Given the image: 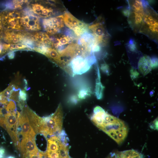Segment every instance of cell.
I'll return each mask as SVG.
<instances>
[{
  "mask_svg": "<svg viewBox=\"0 0 158 158\" xmlns=\"http://www.w3.org/2000/svg\"><path fill=\"white\" fill-rule=\"evenodd\" d=\"M91 120L118 145L123 142L127 136L128 128L125 122L107 113L99 106L94 108Z\"/></svg>",
  "mask_w": 158,
  "mask_h": 158,
  "instance_id": "1",
  "label": "cell"
},
{
  "mask_svg": "<svg viewBox=\"0 0 158 158\" xmlns=\"http://www.w3.org/2000/svg\"><path fill=\"white\" fill-rule=\"evenodd\" d=\"M63 117L62 108L59 105L54 113L42 117L40 133L45 137L59 134L62 131Z\"/></svg>",
  "mask_w": 158,
  "mask_h": 158,
  "instance_id": "2",
  "label": "cell"
},
{
  "mask_svg": "<svg viewBox=\"0 0 158 158\" xmlns=\"http://www.w3.org/2000/svg\"><path fill=\"white\" fill-rule=\"evenodd\" d=\"M145 11L142 24L139 32L157 41L158 34L157 14L149 5L145 7Z\"/></svg>",
  "mask_w": 158,
  "mask_h": 158,
  "instance_id": "3",
  "label": "cell"
},
{
  "mask_svg": "<svg viewBox=\"0 0 158 158\" xmlns=\"http://www.w3.org/2000/svg\"><path fill=\"white\" fill-rule=\"evenodd\" d=\"M129 13L128 17L129 25L135 32H139L142 27L145 14V7L142 1H128Z\"/></svg>",
  "mask_w": 158,
  "mask_h": 158,
  "instance_id": "4",
  "label": "cell"
},
{
  "mask_svg": "<svg viewBox=\"0 0 158 158\" xmlns=\"http://www.w3.org/2000/svg\"><path fill=\"white\" fill-rule=\"evenodd\" d=\"M62 16L66 25L77 36H80L88 31V25L78 19L69 12H66Z\"/></svg>",
  "mask_w": 158,
  "mask_h": 158,
  "instance_id": "5",
  "label": "cell"
},
{
  "mask_svg": "<svg viewBox=\"0 0 158 158\" xmlns=\"http://www.w3.org/2000/svg\"><path fill=\"white\" fill-rule=\"evenodd\" d=\"M24 107L21 109L18 119L17 127L18 136L21 135L23 138L35 139L36 133L30 125Z\"/></svg>",
  "mask_w": 158,
  "mask_h": 158,
  "instance_id": "6",
  "label": "cell"
},
{
  "mask_svg": "<svg viewBox=\"0 0 158 158\" xmlns=\"http://www.w3.org/2000/svg\"><path fill=\"white\" fill-rule=\"evenodd\" d=\"M88 29L92 33L96 42L99 45H105L108 42L109 35L101 20H97L88 26Z\"/></svg>",
  "mask_w": 158,
  "mask_h": 158,
  "instance_id": "7",
  "label": "cell"
},
{
  "mask_svg": "<svg viewBox=\"0 0 158 158\" xmlns=\"http://www.w3.org/2000/svg\"><path fill=\"white\" fill-rule=\"evenodd\" d=\"M20 112L17 111L7 112L4 115L6 129L10 135L17 133V127L18 119Z\"/></svg>",
  "mask_w": 158,
  "mask_h": 158,
  "instance_id": "8",
  "label": "cell"
},
{
  "mask_svg": "<svg viewBox=\"0 0 158 158\" xmlns=\"http://www.w3.org/2000/svg\"><path fill=\"white\" fill-rule=\"evenodd\" d=\"M20 149L24 158H28V155L30 154L39 153L35 139L28 137L23 138Z\"/></svg>",
  "mask_w": 158,
  "mask_h": 158,
  "instance_id": "9",
  "label": "cell"
},
{
  "mask_svg": "<svg viewBox=\"0 0 158 158\" xmlns=\"http://www.w3.org/2000/svg\"><path fill=\"white\" fill-rule=\"evenodd\" d=\"M24 108L28 116L30 125L35 133H40L42 117L37 115L27 105H25Z\"/></svg>",
  "mask_w": 158,
  "mask_h": 158,
  "instance_id": "10",
  "label": "cell"
},
{
  "mask_svg": "<svg viewBox=\"0 0 158 158\" xmlns=\"http://www.w3.org/2000/svg\"><path fill=\"white\" fill-rule=\"evenodd\" d=\"M138 67L140 71L142 74H147L152 68L150 57L147 55L141 57L138 62Z\"/></svg>",
  "mask_w": 158,
  "mask_h": 158,
  "instance_id": "11",
  "label": "cell"
},
{
  "mask_svg": "<svg viewBox=\"0 0 158 158\" xmlns=\"http://www.w3.org/2000/svg\"><path fill=\"white\" fill-rule=\"evenodd\" d=\"M47 145L46 151L60 152V146L62 142L58 136L53 135L47 138Z\"/></svg>",
  "mask_w": 158,
  "mask_h": 158,
  "instance_id": "12",
  "label": "cell"
},
{
  "mask_svg": "<svg viewBox=\"0 0 158 158\" xmlns=\"http://www.w3.org/2000/svg\"><path fill=\"white\" fill-rule=\"evenodd\" d=\"M116 156V158H143L142 154L134 150L117 152Z\"/></svg>",
  "mask_w": 158,
  "mask_h": 158,
  "instance_id": "13",
  "label": "cell"
},
{
  "mask_svg": "<svg viewBox=\"0 0 158 158\" xmlns=\"http://www.w3.org/2000/svg\"><path fill=\"white\" fill-rule=\"evenodd\" d=\"M44 55L59 65L60 61V57L58 52L56 50L48 47L47 52Z\"/></svg>",
  "mask_w": 158,
  "mask_h": 158,
  "instance_id": "14",
  "label": "cell"
},
{
  "mask_svg": "<svg viewBox=\"0 0 158 158\" xmlns=\"http://www.w3.org/2000/svg\"><path fill=\"white\" fill-rule=\"evenodd\" d=\"M14 85L11 83L4 90L0 92L1 99H5L9 100V98L12 92ZM0 99V100H1Z\"/></svg>",
  "mask_w": 158,
  "mask_h": 158,
  "instance_id": "15",
  "label": "cell"
},
{
  "mask_svg": "<svg viewBox=\"0 0 158 158\" xmlns=\"http://www.w3.org/2000/svg\"><path fill=\"white\" fill-rule=\"evenodd\" d=\"M4 108L7 112H12L16 111V107L14 101L10 100L5 106Z\"/></svg>",
  "mask_w": 158,
  "mask_h": 158,
  "instance_id": "16",
  "label": "cell"
},
{
  "mask_svg": "<svg viewBox=\"0 0 158 158\" xmlns=\"http://www.w3.org/2000/svg\"><path fill=\"white\" fill-rule=\"evenodd\" d=\"M58 41L56 47L61 46L69 43L71 39L69 37L63 35L60 38L57 39Z\"/></svg>",
  "mask_w": 158,
  "mask_h": 158,
  "instance_id": "17",
  "label": "cell"
},
{
  "mask_svg": "<svg viewBox=\"0 0 158 158\" xmlns=\"http://www.w3.org/2000/svg\"><path fill=\"white\" fill-rule=\"evenodd\" d=\"M103 87L100 82L97 83L96 87V93L97 97L101 99L102 97Z\"/></svg>",
  "mask_w": 158,
  "mask_h": 158,
  "instance_id": "18",
  "label": "cell"
},
{
  "mask_svg": "<svg viewBox=\"0 0 158 158\" xmlns=\"http://www.w3.org/2000/svg\"><path fill=\"white\" fill-rule=\"evenodd\" d=\"M40 16L43 17H47L51 16L52 13V10L48 8H44L41 11Z\"/></svg>",
  "mask_w": 158,
  "mask_h": 158,
  "instance_id": "19",
  "label": "cell"
},
{
  "mask_svg": "<svg viewBox=\"0 0 158 158\" xmlns=\"http://www.w3.org/2000/svg\"><path fill=\"white\" fill-rule=\"evenodd\" d=\"M19 101L25 102L26 101L27 99V95L25 90H20L19 93Z\"/></svg>",
  "mask_w": 158,
  "mask_h": 158,
  "instance_id": "20",
  "label": "cell"
},
{
  "mask_svg": "<svg viewBox=\"0 0 158 158\" xmlns=\"http://www.w3.org/2000/svg\"><path fill=\"white\" fill-rule=\"evenodd\" d=\"M128 46L131 51H134L136 49V43L133 39H131L130 40Z\"/></svg>",
  "mask_w": 158,
  "mask_h": 158,
  "instance_id": "21",
  "label": "cell"
},
{
  "mask_svg": "<svg viewBox=\"0 0 158 158\" xmlns=\"http://www.w3.org/2000/svg\"><path fill=\"white\" fill-rule=\"evenodd\" d=\"M32 8L34 11H40L42 10L44 8L43 6L38 4H35L33 5Z\"/></svg>",
  "mask_w": 158,
  "mask_h": 158,
  "instance_id": "22",
  "label": "cell"
},
{
  "mask_svg": "<svg viewBox=\"0 0 158 158\" xmlns=\"http://www.w3.org/2000/svg\"><path fill=\"white\" fill-rule=\"evenodd\" d=\"M152 68L156 67L158 65V60L157 58L153 57L151 59Z\"/></svg>",
  "mask_w": 158,
  "mask_h": 158,
  "instance_id": "23",
  "label": "cell"
},
{
  "mask_svg": "<svg viewBox=\"0 0 158 158\" xmlns=\"http://www.w3.org/2000/svg\"><path fill=\"white\" fill-rule=\"evenodd\" d=\"M8 15L11 17L12 18H14L18 19L20 18V14L16 12H12L8 14Z\"/></svg>",
  "mask_w": 158,
  "mask_h": 158,
  "instance_id": "24",
  "label": "cell"
},
{
  "mask_svg": "<svg viewBox=\"0 0 158 158\" xmlns=\"http://www.w3.org/2000/svg\"><path fill=\"white\" fill-rule=\"evenodd\" d=\"M27 47L26 45L18 44H15V49H25Z\"/></svg>",
  "mask_w": 158,
  "mask_h": 158,
  "instance_id": "25",
  "label": "cell"
},
{
  "mask_svg": "<svg viewBox=\"0 0 158 158\" xmlns=\"http://www.w3.org/2000/svg\"><path fill=\"white\" fill-rule=\"evenodd\" d=\"M87 93V90H83L81 91L79 94V97L81 99L84 98Z\"/></svg>",
  "mask_w": 158,
  "mask_h": 158,
  "instance_id": "26",
  "label": "cell"
},
{
  "mask_svg": "<svg viewBox=\"0 0 158 158\" xmlns=\"http://www.w3.org/2000/svg\"><path fill=\"white\" fill-rule=\"evenodd\" d=\"M122 13L124 16L128 17L129 13V7L123 9L122 11Z\"/></svg>",
  "mask_w": 158,
  "mask_h": 158,
  "instance_id": "27",
  "label": "cell"
},
{
  "mask_svg": "<svg viewBox=\"0 0 158 158\" xmlns=\"http://www.w3.org/2000/svg\"><path fill=\"white\" fill-rule=\"evenodd\" d=\"M5 154V150L3 147H0V158H4Z\"/></svg>",
  "mask_w": 158,
  "mask_h": 158,
  "instance_id": "28",
  "label": "cell"
},
{
  "mask_svg": "<svg viewBox=\"0 0 158 158\" xmlns=\"http://www.w3.org/2000/svg\"><path fill=\"white\" fill-rule=\"evenodd\" d=\"M7 55L9 59H13L14 58L15 53L13 51H10L8 53Z\"/></svg>",
  "mask_w": 158,
  "mask_h": 158,
  "instance_id": "29",
  "label": "cell"
},
{
  "mask_svg": "<svg viewBox=\"0 0 158 158\" xmlns=\"http://www.w3.org/2000/svg\"><path fill=\"white\" fill-rule=\"evenodd\" d=\"M10 45V44H7L5 43L2 44L3 48L4 50L6 51L9 49Z\"/></svg>",
  "mask_w": 158,
  "mask_h": 158,
  "instance_id": "30",
  "label": "cell"
},
{
  "mask_svg": "<svg viewBox=\"0 0 158 158\" xmlns=\"http://www.w3.org/2000/svg\"><path fill=\"white\" fill-rule=\"evenodd\" d=\"M106 158H116L115 153H111Z\"/></svg>",
  "mask_w": 158,
  "mask_h": 158,
  "instance_id": "31",
  "label": "cell"
},
{
  "mask_svg": "<svg viewBox=\"0 0 158 158\" xmlns=\"http://www.w3.org/2000/svg\"><path fill=\"white\" fill-rule=\"evenodd\" d=\"M22 20L25 21L27 23H28L30 20L29 19L28 17V16H26L24 18H22Z\"/></svg>",
  "mask_w": 158,
  "mask_h": 158,
  "instance_id": "32",
  "label": "cell"
},
{
  "mask_svg": "<svg viewBox=\"0 0 158 158\" xmlns=\"http://www.w3.org/2000/svg\"><path fill=\"white\" fill-rule=\"evenodd\" d=\"M6 51H3L2 44L0 43V55L2 54H3L4 53H5Z\"/></svg>",
  "mask_w": 158,
  "mask_h": 158,
  "instance_id": "33",
  "label": "cell"
},
{
  "mask_svg": "<svg viewBox=\"0 0 158 158\" xmlns=\"http://www.w3.org/2000/svg\"><path fill=\"white\" fill-rule=\"evenodd\" d=\"M9 49H10V50H11L14 49H15V44H10L9 47Z\"/></svg>",
  "mask_w": 158,
  "mask_h": 158,
  "instance_id": "34",
  "label": "cell"
},
{
  "mask_svg": "<svg viewBox=\"0 0 158 158\" xmlns=\"http://www.w3.org/2000/svg\"><path fill=\"white\" fill-rule=\"evenodd\" d=\"M12 42L14 43H16L18 42V38H16L13 39L12 40Z\"/></svg>",
  "mask_w": 158,
  "mask_h": 158,
  "instance_id": "35",
  "label": "cell"
},
{
  "mask_svg": "<svg viewBox=\"0 0 158 158\" xmlns=\"http://www.w3.org/2000/svg\"><path fill=\"white\" fill-rule=\"evenodd\" d=\"M38 20V18L36 16H33V20L35 21V22H37Z\"/></svg>",
  "mask_w": 158,
  "mask_h": 158,
  "instance_id": "36",
  "label": "cell"
},
{
  "mask_svg": "<svg viewBox=\"0 0 158 158\" xmlns=\"http://www.w3.org/2000/svg\"><path fill=\"white\" fill-rule=\"evenodd\" d=\"M3 108L0 107V117L3 116V114L2 112Z\"/></svg>",
  "mask_w": 158,
  "mask_h": 158,
  "instance_id": "37",
  "label": "cell"
},
{
  "mask_svg": "<svg viewBox=\"0 0 158 158\" xmlns=\"http://www.w3.org/2000/svg\"><path fill=\"white\" fill-rule=\"evenodd\" d=\"M27 24L23 20L21 22V25L24 26H26Z\"/></svg>",
  "mask_w": 158,
  "mask_h": 158,
  "instance_id": "38",
  "label": "cell"
},
{
  "mask_svg": "<svg viewBox=\"0 0 158 158\" xmlns=\"http://www.w3.org/2000/svg\"><path fill=\"white\" fill-rule=\"evenodd\" d=\"M26 28L28 30L31 29V26L28 23L26 26Z\"/></svg>",
  "mask_w": 158,
  "mask_h": 158,
  "instance_id": "39",
  "label": "cell"
},
{
  "mask_svg": "<svg viewBox=\"0 0 158 158\" xmlns=\"http://www.w3.org/2000/svg\"><path fill=\"white\" fill-rule=\"evenodd\" d=\"M6 158H16L13 155H9L6 157Z\"/></svg>",
  "mask_w": 158,
  "mask_h": 158,
  "instance_id": "40",
  "label": "cell"
},
{
  "mask_svg": "<svg viewBox=\"0 0 158 158\" xmlns=\"http://www.w3.org/2000/svg\"><path fill=\"white\" fill-rule=\"evenodd\" d=\"M17 2L18 3H20L23 2V0H18L17 1Z\"/></svg>",
  "mask_w": 158,
  "mask_h": 158,
  "instance_id": "41",
  "label": "cell"
},
{
  "mask_svg": "<svg viewBox=\"0 0 158 158\" xmlns=\"http://www.w3.org/2000/svg\"><path fill=\"white\" fill-rule=\"evenodd\" d=\"M66 158H71L69 156V157H67Z\"/></svg>",
  "mask_w": 158,
  "mask_h": 158,
  "instance_id": "42",
  "label": "cell"
}]
</instances>
